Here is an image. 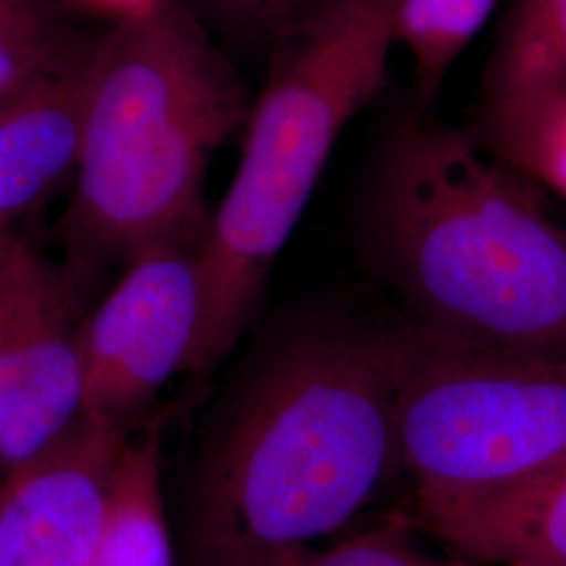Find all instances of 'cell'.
Returning <instances> with one entry per match:
<instances>
[{"label":"cell","mask_w":566,"mask_h":566,"mask_svg":"<svg viewBox=\"0 0 566 566\" xmlns=\"http://www.w3.org/2000/svg\"><path fill=\"white\" fill-rule=\"evenodd\" d=\"M399 324L319 313L264 343L187 470L179 566H273L401 481Z\"/></svg>","instance_id":"1"},{"label":"cell","mask_w":566,"mask_h":566,"mask_svg":"<svg viewBox=\"0 0 566 566\" xmlns=\"http://www.w3.org/2000/svg\"><path fill=\"white\" fill-rule=\"evenodd\" d=\"M359 235L407 322L465 343L566 359V227L465 128L416 107L378 149Z\"/></svg>","instance_id":"2"},{"label":"cell","mask_w":566,"mask_h":566,"mask_svg":"<svg viewBox=\"0 0 566 566\" xmlns=\"http://www.w3.org/2000/svg\"><path fill=\"white\" fill-rule=\"evenodd\" d=\"M252 99L182 0L103 34L76 187L63 217L70 261L91 273L156 248H202L210 158Z\"/></svg>","instance_id":"3"},{"label":"cell","mask_w":566,"mask_h":566,"mask_svg":"<svg viewBox=\"0 0 566 566\" xmlns=\"http://www.w3.org/2000/svg\"><path fill=\"white\" fill-rule=\"evenodd\" d=\"M392 44V0H343L271 55L238 172L198 252L202 325L191 374L214 369L256 319L344 128L385 86Z\"/></svg>","instance_id":"4"},{"label":"cell","mask_w":566,"mask_h":566,"mask_svg":"<svg viewBox=\"0 0 566 566\" xmlns=\"http://www.w3.org/2000/svg\"><path fill=\"white\" fill-rule=\"evenodd\" d=\"M397 437L428 533L566 468V359L399 324Z\"/></svg>","instance_id":"5"},{"label":"cell","mask_w":566,"mask_h":566,"mask_svg":"<svg viewBox=\"0 0 566 566\" xmlns=\"http://www.w3.org/2000/svg\"><path fill=\"white\" fill-rule=\"evenodd\" d=\"M91 275L20 235L0 263V481L82 420V308Z\"/></svg>","instance_id":"6"},{"label":"cell","mask_w":566,"mask_h":566,"mask_svg":"<svg viewBox=\"0 0 566 566\" xmlns=\"http://www.w3.org/2000/svg\"><path fill=\"white\" fill-rule=\"evenodd\" d=\"M200 250L156 248L126 264L82 329V418L133 432L177 374L202 325Z\"/></svg>","instance_id":"7"},{"label":"cell","mask_w":566,"mask_h":566,"mask_svg":"<svg viewBox=\"0 0 566 566\" xmlns=\"http://www.w3.org/2000/svg\"><path fill=\"white\" fill-rule=\"evenodd\" d=\"M133 432L82 418L0 481V566H88L105 491Z\"/></svg>","instance_id":"8"},{"label":"cell","mask_w":566,"mask_h":566,"mask_svg":"<svg viewBox=\"0 0 566 566\" xmlns=\"http://www.w3.org/2000/svg\"><path fill=\"white\" fill-rule=\"evenodd\" d=\"M97 42L67 67L0 105V233L78 170Z\"/></svg>","instance_id":"9"},{"label":"cell","mask_w":566,"mask_h":566,"mask_svg":"<svg viewBox=\"0 0 566 566\" xmlns=\"http://www.w3.org/2000/svg\"><path fill=\"white\" fill-rule=\"evenodd\" d=\"M158 426L130 434L114 464L88 566H179L164 493Z\"/></svg>","instance_id":"10"},{"label":"cell","mask_w":566,"mask_h":566,"mask_svg":"<svg viewBox=\"0 0 566 566\" xmlns=\"http://www.w3.org/2000/svg\"><path fill=\"white\" fill-rule=\"evenodd\" d=\"M430 535L479 566H566V468Z\"/></svg>","instance_id":"11"},{"label":"cell","mask_w":566,"mask_h":566,"mask_svg":"<svg viewBox=\"0 0 566 566\" xmlns=\"http://www.w3.org/2000/svg\"><path fill=\"white\" fill-rule=\"evenodd\" d=\"M465 133L489 158L566 200V81L479 103Z\"/></svg>","instance_id":"12"},{"label":"cell","mask_w":566,"mask_h":566,"mask_svg":"<svg viewBox=\"0 0 566 566\" xmlns=\"http://www.w3.org/2000/svg\"><path fill=\"white\" fill-rule=\"evenodd\" d=\"M566 81V0H512L483 74L481 102Z\"/></svg>","instance_id":"13"},{"label":"cell","mask_w":566,"mask_h":566,"mask_svg":"<svg viewBox=\"0 0 566 566\" xmlns=\"http://www.w3.org/2000/svg\"><path fill=\"white\" fill-rule=\"evenodd\" d=\"M497 0H392V32L413 60V107L426 112Z\"/></svg>","instance_id":"14"},{"label":"cell","mask_w":566,"mask_h":566,"mask_svg":"<svg viewBox=\"0 0 566 566\" xmlns=\"http://www.w3.org/2000/svg\"><path fill=\"white\" fill-rule=\"evenodd\" d=\"M97 39L49 0H0V105L67 67Z\"/></svg>","instance_id":"15"},{"label":"cell","mask_w":566,"mask_h":566,"mask_svg":"<svg viewBox=\"0 0 566 566\" xmlns=\"http://www.w3.org/2000/svg\"><path fill=\"white\" fill-rule=\"evenodd\" d=\"M217 39L271 60L343 0H182Z\"/></svg>","instance_id":"16"},{"label":"cell","mask_w":566,"mask_h":566,"mask_svg":"<svg viewBox=\"0 0 566 566\" xmlns=\"http://www.w3.org/2000/svg\"><path fill=\"white\" fill-rule=\"evenodd\" d=\"M273 566H479L449 554L441 558L418 546L407 518H390L385 525L355 533L346 539L308 547Z\"/></svg>","instance_id":"17"},{"label":"cell","mask_w":566,"mask_h":566,"mask_svg":"<svg viewBox=\"0 0 566 566\" xmlns=\"http://www.w3.org/2000/svg\"><path fill=\"white\" fill-rule=\"evenodd\" d=\"M78 2L99 11V13L112 15L118 23V21L139 18L143 13L156 9L163 0H78Z\"/></svg>","instance_id":"18"},{"label":"cell","mask_w":566,"mask_h":566,"mask_svg":"<svg viewBox=\"0 0 566 566\" xmlns=\"http://www.w3.org/2000/svg\"><path fill=\"white\" fill-rule=\"evenodd\" d=\"M15 238V231H7V233H0V263L9 250V243Z\"/></svg>","instance_id":"19"}]
</instances>
